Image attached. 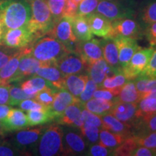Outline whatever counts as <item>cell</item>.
<instances>
[{"instance_id": "6da1fadb", "label": "cell", "mask_w": 156, "mask_h": 156, "mask_svg": "<svg viewBox=\"0 0 156 156\" xmlns=\"http://www.w3.org/2000/svg\"><path fill=\"white\" fill-rule=\"evenodd\" d=\"M31 17L27 0H0V18L5 30L27 26Z\"/></svg>"}, {"instance_id": "7a4b0ae2", "label": "cell", "mask_w": 156, "mask_h": 156, "mask_svg": "<svg viewBox=\"0 0 156 156\" xmlns=\"http://www.w3.org/2000/svg\"><path fill=\"white\" fill-rule=\"evenodd\" d=\"M29 54L39 61L55 64L70 51L59 41L52 36L41 37L28 46Z\"/></svg>"}, {"instance_id": "3957f363", "label": "cell", "mask_w": 156, "mask_h": 156, "mask_svg": "<svg viewBox=\"0 0 156 156\" xmlns=\"http://www.w3.org/2000/svg\"><path fill=\"white\" fill-rule=\"evenodd\" d=\"M30 6L31 17L27 26L36 39L48 34L54 20L47 0H27Z\"/></svg>"}, {"instance_id": "277c9868", "label": "cell", "mask_w": 156, "mask_h": 156, "mask_svg": "<svg viewBox=\"0 0 156 156\" xmlns=\"http://www.w3.org/2000/svg\"><path fill=\"white\" fill-rule=\"evenodd\" d=\"M63 132V129L55 124L44 129L36 148L38 155L54 156L64 153Z\"/></svg>"}, {"instance_id": "5b68a950", "label": "cell", "mask_w": 156, "mask_h": 156, "mask_svg": "<svg viewBox=\"0 0 156 156\" xmlns=\"http://www.w3.org/2000/svg\"><path fill=\"white\" fill-rule=\"evenodd\" d=\"M72 18L63 16L54 23L48 35L62 42L70 51L75 52L80 41L76 38L73 30Z\"/></svg>"}, {"instance_id": "8992f818", "label": "cell", "mask_w": 156, "mask_h": 156, "mask_svg": "<svg viewBox=\"0 0 156 156\" xmlns=\"http://www.w3.org/2000/svg\"><path fill=\"white\" fill-rule=\"evenodd\" d=\"M154 49L153 46L140 48L134 53L128 64L122 69V73L128 80H133L144 71L149 63Z\"/></svg>"}, {"instance_id": "52a82bcc", "label": "cell", "mask_w": 156, "mask_h": 156, "mask_svg": "<svg viewBox=\"0 0 156 156\" xmlns=\"http://www.w3.org/2000/svg\"><path fill=\"white\" fill-rule=\"evenodd\" d=\"M44 130L43 127L31 129H23L17 131L7 142L24 154L30 150L36 149Z\"/></svg>"}, {"instance_id": "ba28073f", "label": "cell", "mask_w": 156, "mask_h": 156, "mask_svg": "<svg viewBox=\"0 0 156 156\" xmlns=\"http://www.w3.org/2000/svg\"><path fill=\"white\" fill-rule=\"evenodd\" d=\"M36 40L34 34L31 33L28 26H25L5 30L1 45L20 49L27 47Z\"/></svg>"}, {"instance_id": "9c48e42d", "label": "cell", "mask_w": 156, "mask_h": 156, "mask_svg": "<svg viewBox=\"0 0 156 156\" xmlns=\"http://www.w3.org/2000/svg\"><path fill=\"white\" fill-rule=\"evenodd\" d=\"M46 64L51 63H45L34 57L29 54L28 46H27L25 48L24 54L20 60L19 66L16 73L12 77L10 80L9 81V83H18L23 80L32 77L36 75L39 68Z\"/></svg>"}, {"instance_id": "30bf717a", "label": "cell", "mask_w": 156, "mask_h": 156, "mask_svg": "<svg viewBox=\"0 0 156 156\" xmlns=\"http://www.w3.org/2000/svg\"><path fill=\"white\" fill-rule=\"evenodd\" d=\"M95 12L102 15L112 22L119 19L132 17L133 15L132 9L124 7L115 0H100Z\"/></svg>"}, {"instance_id": "8fae6325", "label": "cell", "mask_w": 156, "mask_h": 156, "mask_svg": "<svg viewBox=\"0 0 156 156\" xmlns=\"http://www.w3.org/2000/svg\"><path fill=\"white\" fill-rule=\"evenodd\" d=\"M55 64L65 76L79 74L88 67V64L83 58L74 51H69L64 54Z\"/></svg>"}, {"instance_id": "7c38bea8", "label": "cell", "mask_w": 156, "mask_h": 156, "mask_svg": "<svg viewBox=\"0 0 156 156\" xmlns=\"http://www.w3.org/2000/svg\"><path fill=\"white\" fill-rule=\"evenodd\" d=\"M113 38L116 37H128L134 39L140 38L142 36L140 25L136 21L129 17L112 21Z\"/></svg>"}, {"instance_id": "4fadbf2b", "label": "cell", "mask_w": 156, "mask_h": 156, "mask_svg": "<svg viewBox=\"0 0 156 156\" xmlns=\"http://www.w3.org/2000/svg\"><path fill=\"white\" fill-rule=\"evenodd\" d=\"M75 52L77 53L88 64L103 58L101 41L91 38L87 41H79Z\"/></svg>"}, {"instance_id": "5bb4252c", "label": "cell", "mask_w": 156, "mask_h": 156, "mask_svg": "<svg viewBox=\"0 0 156 156\" xmlns=\"http://www.w3.org/2000/svg\"><path fill=\"white\" fill-rule=\"evenodd\" d=\"M85 17L88 21L90 28L93 34L103 39L113 38L112 21L95 12Z\"/></svg>"}, {"instance_id": "9a60e30c", "label": "cell", "mask_w": 156, "mask_h": 156, "mask_svg": "<svg viewBox=\"0 0 156 156\" xmlns=\"http://www.w3.org/2000/svg\"><path fill=\"white\" fill-rule=\"evenodd\" d=\"M83 108V103L80 101L74 103L67 107L61 116L56 119L62 125L75 126L80 129L85 123L81 115Z\"/></svg>"}, {"instance_id": "2e32d148", "label": "cell", "mask_w": 156, "mask_h": 156, "mask_svg": "<svg viewBox=\"0 0 156 156\" xmlns=\"http://www.w3.org/2000/svg\"><path fill=\"white\" fill-rule=\"evenodd\" d=\"M87 70L88 77L98 85V87L106 77L112 76L118 72L122 71L121 69L111 67L103 58L90 64Z\"/></svg>"}, {"instance_id": "e0dca14e", "label": "cell", "mask_w": 156, "mask_h": 156, "mask_svg": "<svg viewBox=\"0 0 156 156\" xmlns=\"http://www.w3.org/2000/svg\"><path fill=\"white\" fill-rule=\"evenodd\" d=\"M136 108L137 103H126L116 101L109 114L132 127L136 120Z\"/></svg>"}, {"instance_id": "ac0fdd59", "label": "cell", "mask_w": 156, "mask_h": 156, "mask_svg": "<svg viewBox=\"0 0 156 156\" xmlns=\"http://www.w3.org/2000/svg\"><path fill=\"white\" fill-rule=\"evenodd\" d=\"M1 121L5 134L19 131L29 126L27 115L20 108H11L7 116Z\"/></svg>"}, {"instance_id": "d6986e66", "label": "cell", "mask_w": 156, "mask_h": 156, "mask_svg": "<svg viewBox=\"0 0 156 156\" xmlns=\"http://www.w3.org/2000/svg\"><path fill=\"white\" fill-rule=\"evenodd\" d=\"M114 42L118 48L119 60L121 69L125 67L130 61L134 53L140 49L136 39L128 37H116L114 38Z\"/></svg>"}, {"instance_id": "ffe728a7", "label": "cell", "mask_w": 156, "mask_h": 156, "mask_svg": "<svg viewBox=\"0 0 156 156\" xmlns=\"http://www.w3.org/2000/svg\"><path fill=\"white\" fill-rule=\"evenodd\" d=\"M48 81L54 88L64 89L66 76L60 71L55 64H46L38 69L36 75Z\"/></svg>"}, {"instance_id": "44dd1931", "label": "cell", "mask_w": 156, "mask_h": 156, "mask_svg": "<svg viewBox=\"0 0 156 156\" xmlns=\"http://www.w3.org/2000/svg\"><path fill=\"white\" fill-rule=\"evenodd\" d=\"M77 101H80V99L72 95L66 89L58 90L49 109L56 119L61 116L67 107Z\"/></svg>"}, {"instance_id": "7402d4cb", "label": "cell", "mask_w": 156, "mask_h": 156, "mask_svg": "<svg viewBox=\"0 0 156 156\" xmlns=\"http://www.w3.org/2000/svg\"><path fill=\"white\" fill-rule=\"evenodd\" d=\"M63 150L64 154L79 153L85 150V143L83 137L74 132H63Z\"/></svg>"}, {"instance_id": "603a6c76", "label": "cell", "mask_w": 156, "mask_h": 156, "mask_svg": "<svg viewBox=\"0 0 156 156\" xmlns=\"http://www.w3.org/2000/svg\"><path fill=\"white\" fill-rule=\"evenodd\" d=\"M72 25L74 34L80 41H87L93 38V34L86 17L76 15L72 18Z\"/></svg>"}, {"instance_id": "cb8c5ba5", "label": "cell", "mask_w": 156, "mask_h": 156, "mask_svg": "<svg viewBox=\"0 0 156 156\" xmlns=\"http://www.w3.org/2000/svg\"><path fill=\"white\" fill-rule=\"evenodd\" d=\"M20 87L26 94L30 95L33 98H34L35 95L42 90L49 88V87L54 88L48 81L40 76L37 75L32 76L30 79L25 80L21 84Z\"/></svg>"}, {"instance_id": "d4e9b609", "label": "cell", "mask_w": 156, "mask_h": 156, "mask_svg": "<svg viewBox=\"0 0 156 156\" xmlns=\"http://www.w3.org/2000/svg\"><path fill=\"white\" fill-rule=\"evenodd\" d=\"M101 119L103 122L101 129H105L114 133L124 134L128 136L130 135L131 126L117 119L116 117L111 114L103 115Z\"/></svg>"}, {"instance_id": "484cf974", "label": "cell", "mask_w": 156, "mask_h": 156, "mask_svg": "<svg viewBox=\"0 0 156 156\" xmlns=\"http://www.w3.org/2000/svg\"><path fill=\"white\" fill-rule=\"evenodd\" d=\"M88 79V76L85 75H69L65 77L64 89L73 95L79 98L85 87V84Z\"/></svg>"}, {"instance_id": "4316f807", "label": "cell", "mask_w": 156, "mask_h": 156, "mask_svg": "<svg viewBox=\"0 0 156 156\" xmlns=\"http://www.w3.org/2000/svg\"><path fill=\"white\" fill-rule=\"evenodd\" d=\"M101 41L103 58L111 67L121 69L119 60V51L114 39H105Z\"/></svg>"}, {"instance_id": "83f0119b", "label": "cell", "mask_w": 156, "mask_h": 156, "mask_svg": "<svg viewBox=\"0 0 156 156\" xmlns=\"http://www.w3.org/2000/svg\"><path fill=\"white\" fill-rule=\"evenodd\" d=\"M25 53V48H20L9 62L0 69V82L9 83V81L18 68L20 60Z\"/></svg>"}, {"instance_id": "f1b7e54d", "label": "cell", "mask_w": 156, "mask_h": 156, "mask_svg": "<svg viewBox=\"0 0 156 156\" xmlns=\"http://www.w3.org/2000/svg\"><path fill=\"white\" fill-rule=\"evenodd\" d=\"M126 82H128V80L125 77L122 72L120 71L112 76L106 77L99 87L100 88L108 90L113 93L115 96L117 97Z\"/></svg>"}, {"instance_id": "f546056e", "label": "cell", "mask_w": 156, "mask_h": 156, "mask_svg": "<svg viewBox=\"0 0 156 156\" xmlns=\"http://www.w3.org/2000/svg\"><path fill=\"white\" fill-rule=\"evenodd\" d=\"M114 103L115 101H106L93 98L84 103L83 106L93 114L103 116V115L110 113Z\"/></svg>"}, {"instance_id": "4dcf8cb0", "label": "cell", "mask_w": 156, "mask_h": 156, "mask_svg": "<svg viewBox=\"0 0 156 156\" xmlns=\"http://www.w3.org/2000/svg\"><path fill=\"white\" fill-rule=\"evenodd\" d=\"M26 115L29 126L42 125L55 119L49 108H46L41 110L29 111L27 112Z\"/></svg>"}, {"instance_id": "1f68e13d", "label": "cell", "mask_w": 156, "mask_h": 156, "mask_svg": "<svg viewBox=\"0 0 156 156\" xmlns=\"http://www.w3.org/2000/svg\"><path fill=\"white\" fill-rule=\"evenodd\" d=\"M127 137L128 136L124 134L114 133L105 129H101L99 132V144L112 149L121 145Z\"/></svg>"}, {"instance_id": "d6a6232c", "label": "cell", "mask_w": 156, "mask_h": 156, "mask_svg": "<svg viewBox=\"0 0 156 156\" xmlns=\"http://www.w3.org/2000/svg\"><path fill=\"white\" fill-rule=\"evenodd\" d=\"M155 113H156V97L144 98L137 103L136 112V120L149 116Z\"/></svg>"}, {"instance_id": "836d02e7", "label": "cell", "mask_w": 156, "mask_h": 156, "mask_svg": "<svg viewBox=\"0 0 156 156\" xmlns=\"http://www.w3.org/2000/svg\"><path fill=\"white\" fill-rule=\"evenodd\" d=\"M116 101L126 103L139 102L140 101V97L136 90L134 81L129 80L124 84V85L121 90L119 94L116 98Z\"/></svg>"}, {"instance_id": "e575fe53", "label": "cell", "mask_w": 156, "mask_h": 156, "mask_svg": "<svg viewBox=\"0 0 156 156\" xmlns=\"http://www.w3.org/2000/svg\"><path fill=\"white\" fill-rule=\"evenodd\" d=\"M137 147L135 136H129L121 145L113 150L112 155L116 156H131L132 152Z\"/></svg>"}, {"instance_id": "d590c367", "label": "cell", "mask_w": 156, "mask_h": 156, "mask_svg": "<svg viewBox=\"0 0 156 156\" xmlns=\"http://www.w3.org/2000/svg\"><path fill=\"white\" fill-rule=\"evenodd\" d=\"M27 98H34L32 96L26 94L20 86L11 85L9 88V98L8 105L10 106H18L21 101Z\"/></svg>"}, {"instance_id": "8d00e7d4", "label": "cell", "mask_w": 156, "mask_h": 156, "mask_svg": "<svg viewBox=\"0 0 156 156\" xmlns=\"http://www.w3.org/2000/svg\"><path fill=\"white\" fill-rule=\"evenodd\" d=\"M58 90L51 88V87L42 90L35 95L34 99L45 107L50 108L51 105L54 101L56 93H57Z\"/></svg>"}, {"instance_id": "74e56055", "label": "cell", "mask_w": 156, "mask_h": 156, "mask_svg": "<svg viewBox=\"0 0 156 156\" xmlns=\"http://www.w3.org/2000/svg\"><path fill=\"white\" fill-rule=\"evenodd\" d=\"M80 130L83 135L85 136L91 143H96L98 141L99 132H100L99 127L87 123H84Z\"/></svg>"}, {"instance_id": "f35d334b", "label": "cell", "mask_w": 156, "mask_h": 156, "mask_svg": "<svg viewBox=\"0 0 156 156\" xmlns=\"http://www.w3.org/2000/svg\"><path fill=\"white\" fill-rule=\"evenodd\" d=\"M100 0H83L78 6L77 15L87 16L94 12Z\"/></svg>"}, {"instance_id": "ab89813d", "label": "cell", "mask_w": 156, "mask_h": 156, "mask_svg": "<svg viewBox=\"0 0 156 156\" xmlns=\"http://www.w3.org/2000/svg\"><path fill=\"white\" fill-rule=\"evenodd\" d=\"M134 136L138 146H142L151 149H156V132Z\"/></svg>"}, {"instance_id": "60d3db41", "label": "cell", "mask_w": 156, "mask_h": 156, "mask_svg": "<svg viewBox=\"0 0 156 156\" xmlns=\"http://www.w3.org/2000/svg\"><path fill=\"white\" fill-rule=\"evenodd\" d=\"M47 3L48 7H49L51 14L52 17H53L54 23L64 16L65 1L54 2L47 0Z\"/></svg>"}, {"instance_id": "b9f144b4", "label": "cell", "mask_w": 156, "mask_h": 156, "mask_svg": "<svg viewBox=\"0 0 156 156\" xmlns=\"http://www.w3.org/2000/svg\"><path fill=\"white\" fill-rule=\"evenodd\" d=\"M98 85H97L94 81L88 77L85 84V88L78 98L84 104L85 102L92 98L93 93L98 89Z\"/></svg>"}, {"instance_id": "7bdbcfd3", "label": "cell", "mask_w": 156, "mask_h": 156, "mask_svg": "<svg viewBox=\"0 0 156 156\" xmlns=\"http://www.w3.org/2000/svg\"><path fill=\"white\" fill-rule=\"evenodd\" d=\"M142 20L146 24L156 22V1L149 3L143 9Z\"/></svg>"}, {"instance_id": "ee69618b", "label": "cell", "mask_w": 156, "mask_h": 156, "mask_svg": "<svg viewBox=\"0 0 156 156\" xmlns=\"http://www.w3.org/2000/svg\"><path fill=\"white\" fill-rule=\"evenodd\" d=\"M81 115L85 123H87V124H92V125L96 126L98 127L101 128L103 122L102 119H101V118L98 116V115L93 114V113L90 112V111L85 108L82 110Z\"/></svg>"}, {"instance_id": "f6af8a7d", "label": "cell", "mask_w": 156, "mask_h": 156, "mask_svg": "<svg viewBox=\"0 0 156 156\" xmlns=\"http://www.w3.org/2000/svg\"><path fill=\"white\" fill-rule=\"evenodd\" d=\"M19 108L24 112H29V111L34 110H41L47 107H45L38 103V101L34 100V98H27L21 101L18 104Z\"/></svg>"}, {"instance_id": "bcb514c9", "label": "cell", "mask_w": 156, "mask_h": 156, "mask_svg": "<svg viewBox=\"0 0 156 156\" xmlns=\"http://www.w3.org/2000/svg\"><path fill=\"white\" fill-rule=\"evenodd\" d=\"M17 50L18 49L7 47L3 45L0 46V69L9 62Z\"/></svg>"}, {"instance_id": "7dc6e473", "label": "cell", "mask_w": 156, "mask_h": 156, "mask_svg": "<svg viewBox=\"0 0 156 156\" xmlns=\"http://www.w3.org/2000/svg\"><path fill=\"white\" fill-rule=\"evenodd\" d=\"M23 153L12 146L9 142L0 141V156L22 155Z\"/></svg>"}, {"instance_id": "c3c4849f", "label": "cell", "mask_w": 156, "mask_h": 156, "mask_svg": "<svg viewBox=\"0 0 156 156\" xmlns=\"http://www.w3.org/2000/svg\"><path fill=\"white\" fill-rule=\"evenodd\" d=\"M141 74L149 77L156 78V48L154 49L153 55H152L147 67Z\"/></svg>"}, {"instance_id": "681fc988", "label": "cell", "mask_w": 156, "mask_h": 156, "mask_svg": "<svg viewBox=\"0 0 156 156\" xmlns=\"http://www.w3.org/2000/svg\"><path fill=\"white\" fill-rule=\"evenodd\" d=\"M145 34L151 46H156V22L147 24Z\"/></svg>"}, {"instance_id": "f907efd6", "label": "cell", "mask_w": 156, "mask_h": 156, "mask_svg": "<svg viewBox=\"0 0 156 156\" xmlns=\"http://www.w3.org/2000/svg\"><path fill=\"white\" fill-rule=\"evenodd\" d=\"M93 98H99L103 99V100L106 101H116V98L115 95L113 94L112 92H111L108 90L104 89V88H100L97 89L93 93Z\"/></svg>"}, {"instance_id": "816d5d0a", "label": "cell", "mask_w": 156, "mask_h": 156, "mask_svg": "<svg viewBox=\"0 0 156 156\" xmlns=\"http://www.w3.org/2000/svg\"><path fill=\"white\" fill-rule=\"evenodd\" d=\"M10 83L0 82V104L8 105Z\"/></svg>"}, {"instance_id": "f5cc1de1", "label": "cell", "mask_w": 156, "mask_h": 156, "mask_svg": "<svg viewBox=\"0 0 156 156\" xmlns=\"http://www.w3.org/2000/svg\"><path fill=\"white\" fill-rule=\"evenodd\" d=\"M77 4H76L73 0H66L65 1V7H64V16H67L69 17H74L77 15Z\"/></svg>"}, {"instance_id": "db71d44e", "label": "cell", "mask_w": 156, "mask_h": 156, "mask_svg": "<svg viewBox=\"0 0 156 156\" xmlns=\"http://www.w3.org/2000/svg\"><path fill=\"white\" fill-rule=\"evenodd\" d=\"M112 151H109L108 147H105L101 144H98V145H93L90 147L89 155L92 156H106L108 155L109 153H112Z\"/></svg>"}, {"instance_id": "11a10c76", "label": "cell", "mask_w": 156, "mask_h": 156, "mask_svg": "<svg viewBox=\"0 0 156 156\" xmlns=\"http://www.w3.org/2000/svg\"><path fill=\"white\" fill-rule=\"evenodd\" d=\"M156 155V149H151L142 146H138L132 152L131 156H152Z\"/></svg>"}, {"instance_id": "9f6ffc18", "label": "cell", "mask_w": 156, "mask_h": 156, "mask_svg": "<svg viewBox=\"0 0 156 156\" xmlns=\"http://www.w3.org/2000/svg\"><path fill=\"white\" fill-rule=\"evenodd\" d=\"M156 93V78H151L150 77L148 79L147 83L146 84L145 91L144 93L142 98H146L150 95L155 94Z\"/></svg>"}, {"instance_id": "6f0895ef", "label": "cell", "mask_w": 156, "mask_h": 156, "mask_svg": "<svg viewBox=\"0 0 156 156\" xmlns=\"http://www.w3.org/2000/svg\"><path fill=\"white\" fill-rule=\"evenodd\" d=\"M11 109V106L9 105L0 104V120H2L7 116Z\"/></svg>"}, {"instance_id": "680465c9", "label": "cell", "mask_w": 156, "mask_h": 156, "mask_svg": "<svg viewBox=\"0 0 156 156\" xmlns=\"http://www.w3.org/2000/svg\"><path fill=\"white\" fill-rule=\"evenodd\" d=\"M5 32V27H4L2 20L0 18V45L2 44V39L4 36V34Z\"/></svg>"}, {"instance_id": "91938a15", "label": "cell", "mask_w": 156, "mask_h": 156, "mask_svg": "<svg viewBox=\"0 0 156 156\" xmlns=\"http://www.w3.org/2000/svg\"><path fill=\"white\" fill-rule=\"evenodd\" d=\"M5 132H4V129H3L2 123V121L0 120V135L3 136V135H5Z\"/></svg>"}, {"instance_id": "94428289", "label": "cell", "mask_w": 156, "mask_h": 156, "mask_svg": "<svg viewBox=\"0 0 156 156\" xmlns=\"http://www.w3.org/2000/svg\"><path fill=\"white\" fill-rule=\"evenodd\" d=\"M73 1L75 2L76 4H77V5H79L80 4V2H82L83 1V0H73Z\"/></svg>"}, {"instance_id": "6125c7cd", "label": "cell", "mask_w": 156, "mask_h": 156, "mask_svg": "<svg viewBox=\"0 0 156 156\" xmlns=\"http://www.w3.org/2000/svg\"><path fill=\"white\" fill-rule=\"evenodd\" d=\"M51 1H54V2H62V1H66V0H51Z\"/></svg>"}, {"instance_id": "be15d7a7", "label": "cell", "mask_w": 156, "mask_h": 156, "mask_svg": "<svg viewBox=\"0 0 156 156\" xmlns=\"http://www.w3.org/2000/svg\"><path fill=\"white\" fill-rule=\"evenodd\" d=\"M0 136H1V135H0ZM0 140H1V137H0Z\"/></svg>"}]
</instances>
